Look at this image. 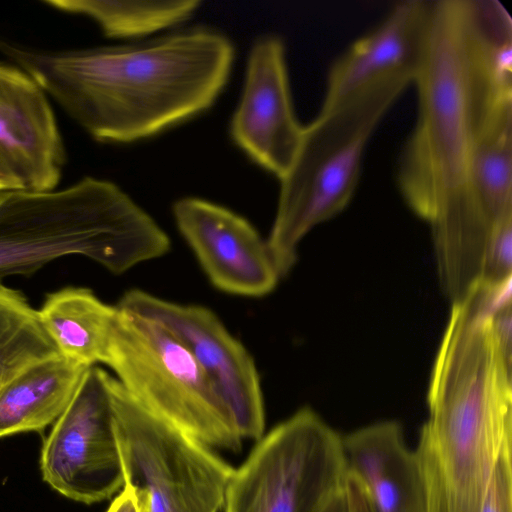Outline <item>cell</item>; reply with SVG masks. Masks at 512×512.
<instances>
[{"mask_svg": "<svg viewBox=\"0 0 512 512\" xmlns=\"http://www.w3.org/2000/svg\"><path fill=\"white\" fill-rule=\"evenodd\" d=\"M341 436L303 407L262 436L230 478L224 512H321L345 488Z\"/></svg>", "mask_w": 512, "mask_h": 512, "instance_id": "8", "label": "cell"}, {"mask_svg": "<svg viewBox=\"0 0 512 512\" xmlns=\"http://www.w3.org/2000/svg\"><path fill=\"white\" fill-rule=\"evenodd\" d=\"M26 298L0 284V389L34 363L59 355Z\"/></svg>", "mask_w": 512, "mask_h": 512, "instance_id": "20", "label": "cell"}, {"mask_svg": "<svg viewBox=\"0 0 512 512\" xmlns=\"http://www.w3.org/2000/svg\"><path fill=\"white\" fill-rule=\"evenodd\" d=\"M118 308L157 321L192 354L231 410L242 439L265 429L260 377L245 346L210 309L171 302L140 289L123 294Z\"/></svg>", "mask_w": 512, "mask_h": 512, "instance_id": "10", "label": "cell"}, {"mask_svg": "<svg viewBox=\"0 0 512 512\" xmlns=\"http://www.w3.org/2000/svg\"><path fill=\"white\" fill-rule=\"evenodd\" d=\"M321 512H351L346 484L345 488L334 496Z\"/></svg>", "mask_w": 512, "mask_h": 512, "instance_id": "24", "label": "cell"}, {"mask_svg": "<svg viewBox=\"0 0 512 512\" xmlns=\"http://www.w3.org/2000/svg\"><path fill=\"white\" fill-rule=\"evenodd\" d=\"M117 310L105 364L124 389L146 410L211 449L239 452L243 439L233 414L187 348L157 321Z\"/></svg>", "mask_w": 512, "mask_h": 512, "instance_id": "6", "label": "cell"}, {"mask_svg": "<svg viewBox=\"0 0 512 512\" xmlns=\"http://www.w3.org/2000/svg\"><path fill=\"white\" fill-rule=\"evenodd\" d=\"M170 239L116 184L84 177L59 190L0 194V284L66 255L113 274L162 257Z\"/></svg>", "mask_w": 512, "mask_h": 512, "instance_id": "4", "label": "cell"}, {"mask_svg": "<svg viewBox=\"0 0 512 512\" xmlns=\"http://www.w3.org/2000/svg\"><path fill=\"white\" fill-rule=\"evenodd\" d=\"M416 125L397 172L400 192L431 222L459 187L482 132L512 102V21L496 0H431L414 76Z\"/></svg>", "mask_w": 512, "mask_h": 512, "instance_id": "2", "label": "cell"}, {"mask_svg": "<svg viewBox=\"0 0 512 512\" xmlns=\"http://www.w3.org/2000/svg\"><path fill=\"white\" fill-rule=\"evenodd\" d=\"M110 392L124 486L142 512H220L234 468L146 410L112 376Z\"/></svg>", "mask_w": 512, "mask_h": 512, "instance_id": "7", "label": "cell"}, {"mask_svg": "<svg viewBox=\"0 0 512 512\" xmlns=\"http://www.w3.org/2000/svg\"><path fill=\"white\" fill-rule=\"evenodd\" d=\"M480 512H512V453L499 459Z\"/></svg>", "mask_w": 512, "mask_h": 512, "instance_id": "22", "label": "cell"}, {"mask_svg": "<svg viewBox=\"0 0 512 512\" xmlns=\"http://www.w3.org/2000/svg\"><path fill=\"white\" fill-rule=\"evenodd\" d=\"M512 216V103L503 106L478 139L457 190L431 221L451 249L482 254L503 220Z\"/></svg>", "mask_w": 512, "mask_h": 512, "instance_id": "11", "label": "cell"}, {"mask_svg": "<svg viewBox=\"0 0 512 512\" xmlns=\"http://www.w3.org/2000/svg\"><path fill=\"white\" fill-rule=\"evenodd\" d=\"M117 312L90 289L68 287L49 294L38 314L60 354L91 367L108 359Z\"/></svg>", "mask_w": 512, "mask_h": 512, "instance_id": "18", "label": "cell"}, {"mask_svg": "<svg viewBox=\"0 0 512 512\" xmlns=\"http://www.w3.org/2000/svg\"><path fill=\"white\" fill-rule=\"evenodd\" d=\"M230 133L255 163L278 179L295 158L303 126L293 110L285 48L277 36H263L251 49Z\"/></svg>", "mask_w": 512, "mask_h": 512, "instance_id": "14", "label": "cell"}, {"mask_svg": "<svg viewBox=\"0 0 512 512\" xmlns=\"http://www.w3.org/2000/svg\"><path fill=\"white\" fill-rule=\"evenodd\" d=\"M512 322L475 301L452 306L414 450L426 512H480L512 453Z\"/></svg>", "mask_w": 512, "mask_h": 512, "instance_id": "3", "label": "cell"}, {"mask_svg": "<svg viewBox=\"0 0 512 512\" xmlns=\"http://www.w3.org/2000/svg\"><path fill=\"white\" fill-rule=\"evenodd\" d=\"M43 3L93 19L112 38H138L176 26L187 21L201 4L199 0H45Z\"/></svg>", "mask_w": 512, "mask_h": 512, "instance_id": "19", "label": "cell"}, {"mask_svg": "<svg viewBox=\"0 0 512 512\" xmlns=\"http://www.w3.org/2000/svg\"><path fill=\"white\" fill-rule=\"evenodd\" d=\"M346 474L361 489L371 512H426L414 450L401 424L380 421L341 436Z\"/></svg>", "mask_w": 512, "mask_h": 512, "instance_id": "16", "label": "cell"}, {"mask_svg": "<svg viewBox=\"0 0 512 512\" xmlns=\"http://www.w3.org/2000/svg\"><path fill=\"white\" fill-rule=\"evenodd\" d=\"M512 279V217L498 227L489 246L480 283L498 284Z\"/></svg>", "mask_w": 512, "mask_h": 512, "instance_id": "21", "label": "cell"}, {"mask_svg": "<svg viewBox=\"0 0 512 512\" xmlns=\"http://www.w3.org/2000/svg\"><path fill=\"white\" fill-rule=\"evenodd\" d=\"M110 379L103 369L88 368L41 452L43 479L65 497L85 504L109 499L124 487Z\"/></svg>", "mask_w": 512, "mask_h": 512, "instance_id": "9", "label": "cell"}, {"mask_svg": "<svg viewBox=\"0 0 512 512\" xmlns=\"http://www.w3.org/2000/svg\"><path fill=\"white\" fill-rule=\"evenodd\" d=\"M106 512H142V510L133 490L124 486Z\"/></svg>", "mask_w": 512, "mask_h": 512, "instance_id": "23", "label": "cell"}, {"mask_svg": "<svg viewBox=\"0 0 512 512\" xmlns=\"http://www.w3.org/2000/svg\"><path fill=\"white\" fill-rule=\"evenodd\" d=\"M65 160L44 90L21 68L0 62V194L53 191Z\"/></svg>", "mask_w": 512, "mask_h": 512, "instance_id": "12", "label": "cell"}, {"mask_svg": "<svg viewBox=\"0 0 512 512\" xmlns=\"http://www.w3.org/2000/svg\"><path fill=\"white\" fill-rule=\"evenodd\" d=\"M0 52L91 137L111 143L149 138L206 111L234 60L232 42L203 27L138 44L64 51L0 40Z\"/></svg>", "mask_w": 512, "mask_h": 512, "instance_id": "1", "label": "cell"}, {"mask_svg": "<svg viewBox=\"0 0 512 512\" xmlns=\"http://www.w3.org/2000/svg\"><path fill=\"white\" fill-rule=\"evenodd\" d=\"M89 367L61 354L27 367L0 389V438L41 431L75 396Z\"/></svg>", "mask_w": 512, "mask_h": 512, "instance_id": "17", "label": "cell"}, {"mask_svg": "<svg viewBox=\"0 0 512 512\" xmlns=\"http://www.w3.org/2000/svg\"><path fill=\"white\" fill-rule=\"evenodd\" d=\"M178 230L210 282L245 297L271 293L281 279L267 241L237 213L197 197L173 205Z\"/></svg>", "mask_w": 512, "mask_h": 512, "instance_id": "13", "label": "cell"}, {"mask_svg": "<svg viewBox=\"0 0 512 512\" xmlns=\"http://www.w3.org/2000/svg\"><path fill=\"white\" fill-rule=\"evenodd\" d=\"M410 83L396 77L372 85L331 108L320 109L303 127L295 158L279 179L276 215L266 240L281 279L296 263L302 238L350 202L372 133Z\"/></svg>", "mask_w": 512, "mask_h": 512, "instance_id": "5", "label": "cell"}, {"mask_svg": "<svg viewBox=\"0 0 512 512\" xmlns=\"http://www.w3.org/2000/svg\"><path fill=\"white\" fill-rule=\"evenodd\" d=\"M431 0L397 2L331 66L321 109L331 108L382 81L413 82L423 52Z\"/></svg>", "mask_w": 512, "mask_h": 512, "instance_id": "15", "label": "cell"}]
</instances>
